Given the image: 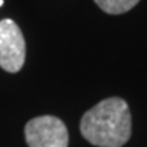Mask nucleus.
<instances>
[{
    "instance_id": "1",
    "label": "nucleus",
    "mask_w": 147,
    "mask_h": 147,
    "mask_svg": "<svg viewBox=\"0 0 147 147\" xmlns=\"http://www.w3.org/2000/svg\"><path fill=\"white\" fill-rule=\"evenodd\" d=\"M81 135L98 147H122L132 132L129 107L122 98H107L84 113L80 122Z\"/></svg>"
},
{
    "instance_id": "5",
    "label": "nucleus",
    "mask_w": 147,
    "mask_h": 147,
    "mask_svg": "<svg viewBox=\"0 0 147 147\" xmlns=\"http://www.w3.org/2000/svg\"><path fill=\"white\" fill-rule=\"evenodd\" d=\"M3 5V0H0V6H2Z\"/></svg>"
},
{
    "instance_id": "4",
    "label": "nucleus",
    "mask_w": 147,
    "mask_h": 147,
    "mask_svg": "<svg viewBox=\"0 0 147 147\" xmlns=\"http://www.w3.org/2000/svg\"><path fill=\"white\" fill-rule=\"evenodd\" d=\"M140 0H95V3L104 12L111 15H119L131 11L134 6H137Z\"/></svg>"
},
{
    "instance_id": "2",
    "label": "nucleus",
    "mask_w": 147,
    "mask_h": 147,
    "mask_svg": "<svg viewBox=\"0 0 147 147\" xmlns=\"http://www.w3.org/2000/svg\"><path fill=\"white\" fill-rule=\"evenodd\" d=\"M29 147H68L69 134L66 125L54 116H39L24 128Z\"/></svg>"
},
{
    "instance_id": "3",
    "label": "nucleus",
    "mask_w": 147,
    "mask_h": 147,
    "mask_svg": "<svg viewBox=\"0 0 147 147\" xmlns=\"http://www.w3.org/2000/svg\"><path fill=\"white\" fill-rule=\"evenodd\" d=\"M26 62V41L21 29L12 20L0 21V68L15 74Z\"/></svg>"
}]
</instances>
